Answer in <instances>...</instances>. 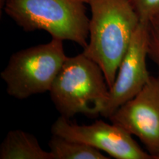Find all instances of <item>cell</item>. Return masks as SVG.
<instances>
[{
    "instance_id": "6",
    "label": "cell",
    "mask_w": 159,
    "mask_h": 159,
    "mask_svg": "<svg viewBox=\"0 0 159 159\" xmlns=\"http://www.w3.org/2000/svg\"><path fill=\"white\" fill-rule=\"evenodd\" d=\"M108 119L137 137L152 158L159 159V77L151 76L142 91Z\"/></svg>"
},
{
    "instance_id": "11",
    "label": "cell",
    "mask_w": 159,
    "mask_h": 159,
    "mask_svg": "<svg viewBox=\"0 0 159 159\" xmlns=\"http://www.w3.org/2000/svg\"><path fill=\"white\" fill-rule=\"evenodd\" d=\"M141 21H148L159 12V0H130Z\"/></svg>"
},
{
    "instance_id": "8",
    "label": "cell",
    "mask_w": 159,
    "mask_h": 159,
    "mask_svg": "<svg viewBox=\"0 0 159 159\" xmlns=\"http://www.w3.org/2000/svg\"><path fill=\"white\" fill-rule=\"evenodd\" d=\"M0 159H54V156L41 148L33 135L13 130L7 133L1 143Z\"/></svg>"
},
{
    "instance_id": "4",
    "label": "cell",
    "mask_w": 159,
    "mask_h": 159,
    "mask_svg": "<svg viewBox=\"0 0 159 159\" xmlns=\"http://www.w3.org/2000/svg\"><path fill=\"white\" fill-rule=\"evenodd\" d=\"M63 40L52 38L13 53L1 72L7 94L17 99L49 91L67 58Z\"/></svg>"
},
{
    "instance_id": "9",
    "label": "cell",
    "mask_w": 159,
    "mask_h": 159,
    "mask_svg": "<svg viewBox=\"0 0 159 159\" xmlns=\"http://www.w3.org/2000/svg\"><path fill=\"white\" fill-rule=\"evenodd\" d=\"M54 159H108L101 151L83 143L52 135L48 143Z\"/></svg>"
},
{
    "instance_id": "10",
    "label": "cell",
    "mask_w": 159,
    "mask_h": 159,
    "mask_svg": "<svg viewBox=\"0 0 159 159\" xmlns=\"http://www.w3.org/2000/svg\"><path fill=\"white\" fill-rule=\"evenodd\" d=\"M148 57L158 69L159 77V12L148 21Z\"/></svg>"
},
{
    "instance_id": "3",
    "label": "cell",
    "mask_w": 159,
    "mask_h": 159,
    "mask_svg": "<svg viewBox=\"0 0 159 159\" xmlns=\"http://www.w3.org/2000/svg\"><path fill=\"white\" fill-rule=\"evenodd\" d=\"M89 0H6L4 11L24 31L43 30L63 41L86 47Z\"/></svg>"
},
{
    "instance_id": "7",
    "label": "cell",
    "mask_w": 159,
    "mask_h": 159,
    "mask_svg": "<svg viewBox=\"0 0 159 159\" xmlns=\"http://www.w3.org/2000/svg\"><path fill=\"white\" fill-rule=\"evenodd\" d=\"M148 40V21H141L119 64L102 116L108 119L121 105L136 96L148 83L151 77L147 66Z\"/></svg>"
},
{
    "instance_id": "1",
    "label": "cell",
    "mask_w": 159,
    "mask_h": 159,
    "mask_svg": "<svg viewBox=\"0 0 159 159\" xmlns=\"http://www.w3.org/2000/svg\"><path fill=\"white\" fill-rule=\"evenodd\" d=\"M89 35L83 53L96 62L109 88L141 22L130 0H89Z\"/></svg>"
},
{
    "instance_id": "2",
    "label": "cell",
    "mask_w": 159,
    "mask_h": 159,
    "mask_svg": "<svg viewBox=\"0 0 159 159\" xmlns=\"http://www.w3.org/2000/svg\"><path fill=\"white\" fill-rule=\"evenodd\" d=\"M49 92L61 116L96 117L106 106L110 88L100 66L81 52L67 57Z\"/></svg>"
},
{
    "instance_id": "12",
    "label": "cell",
    "mask_w": 159,
    "mask_h": 159,
    "mask_svg": "<svg viewBox=\"0 0 159 159\" xmlns=\"http://www.w3.org/2000/svg\"><path fill=\"white\" fill-rule=\"evenodd\" d=\"M6 0H0V10H1V12L4 10V7H5Z\"/></svg>"
},
{
    "instance_id": "5",
    "label": "cell",
    "mask_w": 159,
    "mask_h": 159,
    "mask_svg": "<svg viewBox=\"0 0 159 159\" xmlns=\"http://www.w3.org/2000/svg\"><path fill=\"white\" fill-rule=\"evenodd\" d=\"M51 133L83 143L116 159L152 158L133 139L132 135L111 122L97 120L90 125H78L60 116L52 125Z\"/></svg>"
}]
</instances>
